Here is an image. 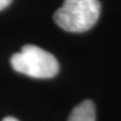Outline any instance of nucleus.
Returning <instances> with one entry per match:
<instances>
[{
	"label": "nucleus",
	"mask_w": 121,
	"mask_h": 121,
	"mask_svg": "<svg viewBox=\"0 0 121 121\" xmlns=\"http://www.w3.org/2000/svg\"><path fill=\"white\" fill-rule=\"evenodd\" d=\"M101 5L98 0H65L54 14L56 25L69 32H85L99 19Z\"/></svg>",
	"instance_id": "1"
},
{
	"label": "nucleus",
	"mask_w": 121,
	"mask_h": 121,
	"mask_svg": "<svg viewBox=\"0 0 121 121\" xmlns=\"http://www.w3.org/2000/svg\"><path fill=\"white\" fill-rule=\"evenodd\" d=\"M13 70L36 79H50L59 73V62L51 52L36 45L26 44L10 59Z\"/></svg>",
	"instance_id": "2"
},
{
	"label": "nucleus",
	"mask_w": 121,
	"mask_h": 121,
	"mask_svg": "<svg viewBox=\"0 0 121 121\" xmlns=\"http://www.w3.org/2000/svg\"><path fill=\"white\" fill-rule=\"evenodd\" d=\"M68 121H96V108L93 101L86 100L76 106Z\"/></svg>",
	"instance_id": "3"
},
{
	"label": "nucleus",
	"mask_w": 121,
	"mask_h": 121,
	"mask_svg": "<svg viewBox=\"0 0 121 121\" xmlns=\"http://www.w3.org/2000/svg\"><path fill=\"white\" fill-rule=\"evenodd\" d=\"M11 2H12V0H0V10L6 8L8 5H10Z\"/></svg>",
	"instance_id": "4"
},
{
	"label": "nucleus",
	"mask_w": 121,
	"mask_h": 121,
	"mask_svg": "<svg viewBox=\"0 0 121 121\" xmlns=\"http://www.w3.org/2000/svg\"><path fill=\"white\" fill-rule=\"evenodd\" d=\"M2 121H19V120L15 119V118H13V117H5Z\"/></svg>",
	"instance_id": "5"
}]
</instances>
